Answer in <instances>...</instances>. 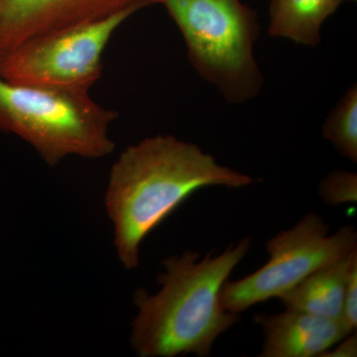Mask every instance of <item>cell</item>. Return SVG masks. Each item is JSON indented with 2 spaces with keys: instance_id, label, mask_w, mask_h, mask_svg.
I'll use <instances>...</instances> for the list:
<instances>
[{
  "instance_id": "1",
  "label": "cell",
  "mask_w": 357,
  "mask_h": 357,
  "mask_svg": "<svg viewBox=\"0 0 357 357\" xmlns=\"http://www.w3.org/2000/svg\"><path fill=\"white\" fill-rule=\"evenodd\" d=\"M255 182L175 136H152L128 146L112 166L105 194L122 265L128 270L138 267L145 237L195 192L208 187L238 189Z\"/></svg>"
},
{
  "instance_id": "2",
  "label": "cell",
  "mask_w": 357,
  "mask_h": 357,
  "mask_svg": "<svg viewBox=\"0 0 357 357\" xmlns=\"http://www.w3.org/2000/svg\"><path fill=\"white\" fill-rule=\"evenodd\" d=\"M250 237L230 244L222 255L213 252L199 260V253L185 250L163 262L161 290L150 295L144 289L134 294L138 314L132 323L131 347L141 357L181 354L211 356L220 335L241 321L220 302L225 282L248 255Z\"/></svg>"
},
{
  "instance_id": "3",
  "label": "cell",
  "mask_w": 357,
  "mask_h": 357,
  "mask_svg": "<svg viewBox=\"0 0 357 357\" xmlns=\"http://www.w3.org/2000/svg\"><path fill=\"white\" fill-rule=\"evenodd\" d=\"M116 117L86 89L14 83L0 77V131L20 136L48 165L70 155L98 159L112 153L109 126Z\"/></svg>"
},
{
  "instance_id": "4",
  "label": "cell",
  "mask_w": 357,
  "mask_h": 357,
  "mask_svg": "<svg viewBox=\"0 0 357 357\" xmlns=\"http://www.w3.org/2000/svg\"><path fill=\"white\" fill-rule=\"evenodd\" d=\"M164 6L178 26L197 73L230 103L261 91L264 79L255 56L260 25L241 0H150Z\"/></svg>"
},
{
  "instance_id": "5",
  "label": "cell",
  "mask_w": 357,
  "mask_h": 357,
  "mask_svg": "<svg viewBox=\"0 0 357 357\" xmlns=\"http://www.w3.org/2000/svg\"><path fill=\"white\" fill-rule=\"evenodd\" d=\"M330 225L309 213L295 227L268 241L269 261L241 280H227L220 292L227 311L241 314L258 303L280 298L317 270L357 249V231L347 225L328 234Z\"/></svg>"
},
{
  "instance_id": "6",
  "label": "cell",
  "mask_w": 357,
  "mask_h": 357,
  "mask_svg": "<svg viewBox=\"0 0 357 357\" xmlns=\"http://www.w3.org/2000/svg\"><path fill=\"white\" fill-rule=\"evenodd\" d=\"M137 11L126 9L28 40L0 57V77L14 83L89 91L102 77L110 39Z\"/></svg>"
},
{
  "instance_id": "7",
  "label": "cell",
  "mask_w": 357,
  "mask_h": 357,
  "mask_svg": "<svg viewBox=\"0 0 357 357\" xmlns=\"http://www.w3.org/2000/svg\"><path fill=\"white\" fill-rule=\"evenodd\" d=\"M150 4V0H0V57L45 33Z\"/></svg>"
},
{
  "instance_id": "8",
  "label": "cell",
  "mask_w": 357,
  "mask_h": 357,
  "mask_svg": "<svg viewBox=\"0 0 357 357\" xmlns=\"http://www.w3.org/2000/svg\"><path fill=\"white\" fill-rule=\"evenodd\" d=\"M264 344L260 357L321 356L351 332L340 319L286 309L279 314H259Z\"/></svg>"
},
{
  "instance_id": "9",
  "label": "cell",
  "mask_w": 357,
  "mask_h": 357,
  "mask_svg": "<svg viewBox=\"0 0 357 357\" xmlns=\"http://www.w3.org/2000/svg\"><path fill=\"white\" fill-rule=\"evenodd\" d=\"M357 264V249L337 261L317 270L279 298L286 309L328 319H340L345 285Z\"/></svg>"
},
{
  "instance_id": "10",
  "label": "cell",
  "mask_w": 357,
  "mask_h": 357,
  "mask_svg": "<svg viewBox=\"0 0 357 357\" xmlns=\"http://www.w3.org/2000/svg\"><path fill=\"white\" fill-rule=\"evenodd\" d=\"M344 0H271L268 32L274 38L316 47L323 25Z\"/></svg>"
},
{
  "instance_id": "11",
  "label": "cell",
  "mask_w": 357,
  "mask_h": 357,
  "mask_svg": "<svg viewBox=\"0 0 357 357\" xmlns=\"http://www.w3.org/2000/svg\"><path fill=\"white\" fill-rule=\"evenodd\" d=\"M324 137L337 153L357 162V88L347 89L326 117L321 128Z\"/></svg>"
},
{
  "instance_id": "12",
  "label": "cell",
  "mask_w": 357,
  "mask_h": 357,
  "mask_svg": "<svg viewBox=\"0 0 357 357\" xmlns=\"http://www.w3.org/2000/svg\"><path fill=\"white\" fill-rule=\"evenodd\" d=\"M319 197L326 204L340 206L357 202V176L349 171L337 170L328 174L319 185Z\"/></svg>"
},
{
  "instance_id": "13",
  "label": "cell",
  "mask_w": 357,
  "mask_h": 357,
  "mask_svg": "<svg viewBox=\"0 0 357 357\" xmlns=\"http://www.w3.org/2000/svg\"><path fill=\"white\" fill-rule=\"evenodd\" d=\"M340 319L351 332L357 328V264L351 268L345 285Z\"/></svg>"
},
{
  "instance_id": "14",
  "label": "cell",
  "mask_w": 357,
  "mask_h": 357,
  "mask_svg": "<svg viewBox=\"0 0 357 357\" xmlns=\"http://www.w3.org/2000/svg\"><path fill=\"white\" fill-rule=\"evenodd\" d=\"M357 335L356 332L340 340L332 349L326 351L321 357H356Z\"/></svg>"
},
{
  "instance_id": "15",
  "label": "cell",
  "mask_w": 357,
  "mask_h": 357,
  "mask_svg": "<svg viewBox=\"0 0 357 357\" xmlns=\"http://www.w3.org/2000/svg\"><path fill=\"white\" fill-rule=\"evenodd\" d=\"M351 1H356V0H351Z\"/></svg>"
}]
</instances>
